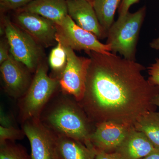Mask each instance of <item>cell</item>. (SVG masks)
Masks as SVG:
<instances>
[{
	"label": "cell",
	"mask_w": 159,
	"mask_h": 159,
	"mask_svg": "<svg viewBox=\"0 0 159 159\" xmlns=\"http://www.w3.org/2000/svg\"><path fill=\"white\" fill-rule=\"evenodd\" d=\"M95 126L90 137L91 145L97 150L115 152L132 126L107 121L96 124Z\"/></svg>",
	"instance_id": "8fae6325"
},
{
	"label": "cell",
	"mask_w": 159,
	"mask_h": 159,
	"mask_svg": "<svg viewBox=\"0 0 159 159\" xmlns=\"http://www.w3.org/2000/svg\"><path fill=\"white\" fill-rule=\"evenodd\" d=\"M0 159H31L22 145L7 141L0 144Z\"/></svg>",
	"instance_id": "d6986e66"
},
{
	"label": "cell",
	"mask_w": 159,
	"mask_h": 159,
	"mask_svg": "<svg viewBox=\"0 0 159 159\" xmlns=\"http://www.w3.org/2000/svg\"><path fill=\"white\" fill-rule=\"evenodd\" d=\"M95 159H121L116 152H106L95 149Z\"/></svg>",
	"instance_id": "d4e9b609"
},
{
	"label": "cell",
	"mask_w": 159,
	"mask_h": 159,
	"mask_svg": "<svg viewBox=\"0 0 159 159\" xmlns=\"http://www.w3.org/2000/svg\"><path fill=\"white\" fill-rule=\"evenodd\" d=\"M148 80L152 84L159 88V58H157L155 62L148 67Z\"/></svg>",
	"instance_id": "7402d4cb"
},
{
	"label": "cell",
	"mask_w": 159,
	"mask_h": 159,
	"mask_svg": "<svg viewBox=\"0 0 159 159\" xmlns=\"http://www.w3.org/2000/svg\"><path fill=\"white\" fill-rule=\"evenodd\" d=\"M63 46L66 52L67 62L59 77V86L64 93L71 95L79 102L82 99L85 92L87 75L91 59L89 57L77 56L70 47Z\"/></svg>",
	"instance_id": "52a82bcc"
},
{
	"label": "cell",
	"mask_w": 159,
	"mask_h": 159,
	"mask_svg": "<svg viewBox=\"0 0 159 159\" xmlns=\"http://www.w3.org/2000/svg\"><path fill=\"white\" fill-rule=\"evenodd\" d=\"M6 14L1 13V34H5L15 59L26 66L31 73H34L43 61V47L16 25Z\"/></svg>",
	"instance_id": "5b68a950"
},
{
	"label": "cell",
	"mask_w": 159,
	"mask_h": 159,
	"mask_svg": "<svg viewBox=\"0 0 159 159\" xmlns=\"http://www.w3.org/2000/svg\"><path fill=\"white\" fill-rule=\"evenodd\" d=\"M68 15L80 28L93 34L98 39L107 37L93 5L85 0H66Z\"/></svg>",
	"instance_id": "7c38bea8"
},
{
	"label": "cell",
	"mask_w": 159,
	"mask_h": 159,
	"mask_svg": "<svg viewBox=\"0 0 159 159\" xmlns=\"http://www.w3.org/2000/svg\"><path fill=\"white\" fill-rule=\"evenodd\" d=\"M25 135L23 129L22 130L16 128L13 125L0 126V144L7 141L14 142L20 140Z\"/></svg>",
	"instance_id": "ffe728a7"
},
{
	"label": "cell",
	"mask_w": 159,
	"mask_h": 159,
	"mask_svg": "<svg viewBox=\"0 0 159 159\" xmlns=\"http://www.w3.org/2000/svg\"><path fill=\"white\" fill-rule=\"evenodd\" d=\"M57 41V45L51 50L48 61L51 69L59 79L66 65L67 57L65 47L59 40Z\"/></svg>",
	"instance_id": "ac0fdd59"
},
{
	"label": "cell",
	"mask_w": 159,
	"mask_h": 159,
	"mask_svg": "<svg viewBox=\"0 0 159 159\" xmlns=\"http://www.w3.org/2000/svg\"><path fill=\"white\" fill-rule=\"evenodd\" d=\"M149 45L152 48L159 51V37L153 39L150 43Z\"/></svg>",
	"instance_id": "4316f807"
},
{
	"label": "cell",
	"mask_w": 159,
	"mask_h": 159,
	"mask_svg": "<svg viewBox=\"0 0 159 159\" xmlns=\"http://www.w3.org/2000/svg\"><path fill=\"white\" fill-rule=\"evenodd\" d=\"M10 54V46L6 38L0 42V64L1 65L9 58Z\"/></svg>",
	"instance_id": "603a6c76"
},
{
	"label": "cell",
	"mask_w": 159,
	"mask_h": 159,
	"mask_svg": "<svg viewBox=\"0 0 159 159\" xmlns=\"http://www.w3.org/2000/svg\"><path fill=\"white\" fill-rule=\"evenodd\" d=\"M33 0H0V12L6 13L16 11Z\"/></svg>",
	"instance_id": "44dd1931"
},
{
	"label": "cell",
	"mask_w": 159,
	"mask_h": 159,
	"mask_svg": "<svg viewBox=\"0 0 159 159\" xmlns=\"http://www.w3.org/2000/svg\"><path fill=\"white\" fill-rule=\"evenodd\" d=\"M16 11L39 15L54 23L68 15L66 0H33Z\"/></svg>",
	"instance_id": "5bb4252c"
},
{
	"label": "cell",
	"mask_w": 159,
	"mask_h": 159,
	"mask_svg": "<svg viewBox=\"0 0 159 159\" xmlns=\"http://www.w3.org/2000/svg\"><path fill=\"white\" fill-rule=\"evenodd\" d=\"M57 29L56 40L73 50L91 51L101 54H111L110 47L100 42L97 36L77 25L68 15L60 21L55 23Z\"/></svg>",
	"instance_id": "8992f818"
},
{
	"label": "cell",
	"mask_w": 159,
	"mask_h": 159,
	"mask_svg": "<svg viewBox=\"0 0 159 159\" xmlns=\"http://www.w3.org/2000/svg\"><path fill=\"white\" fill-rule=\"evenodd\" d=\"M144 134L156 148H159V113L150 111L143 114L133 125Z\"/></svg>",
	"instance_id": "2e32d148"
},
{
	"label": "cell",
	"mask_w": 159,
	"mask_h": 159,
	"mask_svg": "<svg viewBox=\"0 0 159 159\" xmlns=\"http://www.w3.org/2000/svg\"><path fill=\"white\" fill-rule=\"evenodd\" d=\"M146 11V7L143 6L134 13L129 11L119 16L107 32L106 44L111 53H119L125 59L136 61L137 43Z\"/></svg>",
	"instance_id": "277c9868"
},
{
	"label": "cell",
	"mask_w": 159,
	"mask_h": 159,
	"mask_svg": "<svg viewBox=\"0 0 159 159\" xmlns=\"http://www.w3.org/2000/svg\"><path fill=\"white\" fill-rule=\"evenodd\" d=\"M44 61L38 66L31 84L19 102L20 118L22 123L29 119L40 118L45 107L59 86V79L48 75Z\"/></svg>",
	"instance_id": "3957f363"
},
{
	"label": "cell",
	"mask_w": 159,
	"mask_h": 159,
	"mask_svg": "<svg viewBox=\"0 0 159 159\" xmlns=\"http://www.w3.org/2000/svg\"><path fill=\"white\" fill-rule=\"evenodd\" d=\"M152 103L154 105L156 106L157 107H158L159 108V94L154 98L152 100Z\"/></svg>",
	"instance_id": "83f0119b"
},
{
	"label": "cell",
	"mask_w": 159,
	"mask_h": 159,
	"mask_svg": "<svg viewBox=\"0 0 159 159\" xmlns=\"http://www.w3.org/2000/svg\"><path fill=\"white\" fill-rule=\"evenodd\" d=\"M85 90L78 102L91 123L113 122L133 126L143 114L156 111L159 88L142 75L144 66L116 54L89 53Z\"/></svg>",
	"instance_id": "6da1fadb"
},
{
	"label": "cell",
	"mask_w": 159,
	"mask_h": 159,
	"mask_svg": "<svg viewBox=\"0 0 159 159\" xmlns=\"http://www.w3.org/2000/svg\"><path fill=\"white\" fill-rule=\"evenodd\" d=\"M140 159H159V148H156L148 155Z\"/></svg>",
	"instance_id": "484cf974"
},
{
	"label": "cell",
	"mask_w": 159,
	"mask_h": 159,
	"mask_svg": "<svg viewBox=\"0 0 159 159\" xmlns=\"http://www.w3.org/2000/svg\"><path fill=\"white\" fill-rule=\"evenodd\" d=\"M155 148L144 134L132 126L115 152L121 159H140L148 155Z\"/></svg>",
	"instance_id": "4fadbf2b"
},
{
	"label": "cell",
	"mask_w": 159,
	"mask_h": 159,
	"mask_svg": "<svg viewBox=\"0 0 159 159\" xmlns=\"http://www.w3.org/2000/svg\"><path fill=\"white\" fill-rule=\"evenodd\" d=\"M85 1H87L91 3V4L93 6V3L94 0H85Z\"/></svg>",
	"instance_id": "f1b7e54d"
},
{
	"label": "cell",
	"mask_w": 159,
	"mask_h": 159,
	"mask_svg": "<svg viewBox=\"0 0 159 159\" xmlns=\"http://www.w3.org/2000/svg\"><path fill=\"white\" fill-rule=\"evenodd\" d=\"M140 0H122L119 8V16L124 15L128 12L131 6L134 4L139 2Z\"/></svg>",
	"instance_id": "cb8c5ba5"
},
{
	"label": "cell",
	"mask_w": 159,
	"mask_h": 159,
	"mask_svg": "<svg viewBox=\"0 0 159 159\" xmlns=\"http://www.w3.org/2000/svg\"><path fill=\"white\" fill-rule=\"evenodd\" d=\"M122 0H94L93 7L102 28L107 33Z\"/></svg>",
	"instance_id": "e0dca14e"
},
{
	"label": "cell",
	"mask_w": 159,
	"mask_h": 159,
	"mask_svg": "<svg viewBox=\"0 0 159 159\" xmlns=\"http://www.w3.org/2000/svg\"><path fill=\"white\" fill-rule=\"evenodd\" d=\"M56 135V159H95V148L70 137Z\"/></svg>",
	"instance_id": "9a60e30c"
},
{
	"label": "cell",
	"mask_w": 159,
	"mask_h": 159,
	"mask_svg": "<svg viewBox=\"0 0 159 159\" xmlns=\"http://www.w3.org/2000/svg\"><path fill=\"white\" fill-rule=\"evenodd\" d=\"M0 70L6 93L14 99L21 98L32 81L30 71L15 59L11 53L8 59L1 65Z\"/></svg>",
	"instance_id": "30bf717a"
},
{
	"label": "cell",
	"mask_w": 159,
	"mask_h": 159,
	"mask_svg": "<svg viewBox=\"0 0 159 159\" xmlns=\"http://www.w3.org/2000/svg\"><path fill=\"white\" fill-rule=\"evenodd\" d=\"M23 124V130L31 145V159H56V134L40 118L29 119Z\"/></svg>",
	"instance_id": "9c48e42d"
},
{
	"label": "cell",
	"mask_w": 159,
	"mask_h": 159,
	"mask_svg": "<svg viewBox=\"0 0 159 159\" xmlns=\"http://www.w3.org/2000/svg\"><path fill=\"white\" fill-rule=\"evenodd\" d=\"M11 20L42 47L48 48L57 44V29L53 21L34 13L17 11H13Z\"/></svg>",
	"instance_id": "ba28073f"
},
{
	"label": "cell",
	"mask_w": 159,
	"mask_h": 159,
	"mask_svg": "<svg viewBox=\"0 0 159 159\" xmlns=\"http://www.w3.org/2000/svg\"><path fill=\"white\" fill-rule=\"evenodd\" d=\"M43 124L54 133L72 138L93 148L90 137L91 122L78 102L67 98L57 99L43 111L40 117Z\"/></svg>",
	"instance_id": "7a4b0ae2"
}]
</instances>
